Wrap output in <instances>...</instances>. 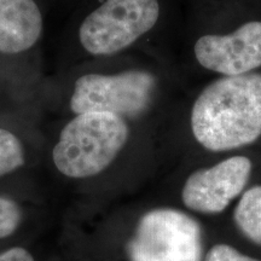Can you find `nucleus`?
<instances>
[{"mask_svg":"<svg viewBox=\"0 0 261 261\" xmlns=\"http://www.w3.org/2000/svg\"><path fill=\"white\" fill-rule=\"evenodd\" d=\"M191 130L211 151H228L259 139L261 73L224 76L208 85L192 106Z\"/></svg>","mask_w":261,"mask_h":261,"instance_id":"f257e3e1","label":"nucleus"},{"mask_svg":"<svg viewBox=\"0 0 261 261\" xmlns=\"http://www.w3.org/2000/svg\"><path fill=\"white\" fill-rule=\"evenodd\" d=\"M128 126L110 113L79 114L62 129L52 159L69 178L99 174L116 159L128 139Z\"/></svg>","mask_w":261,"mask_h":261,"instance_id":"f03ea898","label":"nucleus"},{"mask_svg":"<svg viewBox=\"0 0 261 261\" xmlns=\"http://www.w3.org/2000/svg\"><path fill=\"white\" fill-rule=\"evenodd\" d=\"M202 228L173 208H158L140 218L127 246L130 261H202Z\"/></svg>","mask_w":261,"mask_h":261,"instance_id":"7ed1b4c3","label":"nucleus"},{"mask_svg":"<svg viewBox=\"0 0 261 261\" xmlns=\"http://www.w3.org/2000/svg\"><path fill=\"white\" fill-rule=\"evenodd\" d=\"M159 17V0H106L81 23L80 42L91 55L110 56L151 31Z\"/></svg>","mask_w":261,"mask_h":261,"instance_id":"20e7f679","label":"nucleus"},{"mask_svg":"<svg viewBox=\"0 0 261 261\" xmlns=\"http://www.w3.org/2000/svg\"><path fill=\"white\" fill-rule=\"evenodd\" d=\"M155 86V76L146 70L86 74L75 83L70 109L76 115L110 113L122 119L136 117L148 109Z\"/></svg>","mask_w":261,"mask_h":261,"instance_id":"39448f33","label":"nucleus"},{"mask_svg":"<svg viewBox=\"0 0 261 261\" xmlns=\"http://www.w3.org/2000/svg\"><path fill=\"white\" fill-rule=\"evenodd\" d=\"M252 168L246 156H232L210 168L197 169L182 187V202L198 213H220L246 188Z\"/></svg>","mask_w":261,"mask_h":261,"instance_id":"423d86ee","label":"nucleus"},{"mask_svg":"<svg viewBox=\"0 0 261 261\" xmlns=\"http://www.w3.org/2000/svg\"><path fill=\"white\" fill-rule=\"evenodd\" d=\"M196 60L204 69L225 76L261 67V21H249L230 34H207L196 41Z\"/></svg>","mask_w":261,"mask_h":261,"instance_id":"0eeeda50","label":"nucleus"},{"mask_svg":"<svg viewBox=\"0 0 261 261\" xmlns=\"http://www.w3.org/2000/svg\"><path fill=\"white\" fill-rule=\"evenodd\" d=\"M41 32L42 16L34 0H0V52L27 51Z\"/></svg>","mask_w":261,"mask_h":261,"instance_id":"6e6552de","label":"nucleus"},{"mask_svg":"<svg viewBox=\"0 0 261 261\" xmlns=\"http://www.w3.org/2000/svg\"><path fill=\"white\" fill-rule=\"evenodd\" d=\"M233 219L248 240L261 246V185L244 192L234 210Z\"/></svg>","mask_w":261,"mask_h":261,"instance_id":"1a4fd4ad","label":"nucleus"},{"mask_svg":"<svg viewBox=\"0 0 261 261\" xmlns=\"http://www.w3.org/2000/svg\"><path fill=\"white\" fill-rule=\"evenodd\" d=\"M24 165V150L14 133L0 128V177Z\"/></svg>","mask_w":261,"mask_h":261,"instance_id":"9d476101","label":"nucleus"},{"mask_svg":"<svg viewBox=\"0 0 261 261\" xmlns=\"http://www.w3.org/2000/svg\"><path fill=\"white\" fill-rule=\"evenodd\" d=\"M22 213L15 201L0 197V238L11 236L21 224Z\"/></svg>","mask_w":261,"mask_h":261,"instance_id":"9b49d317","label":"nucleus"},{"mask_svg":"<svg viewBox=\"0 0 261 261\" xmlns=\"http://www.w3.org/2000/svg\"><path fill=\"white\" fill-rule=\"evenodd\" d=\"M204 261H260L254 257L247 256L240 253L236 248L228 246V244H217L214 246L207 255Z\"/></svg>","mask_w":261,"mask_h":261,"instance_id":"f8f14e48","label":"nucleus"},{"mask_svg":"<svg viewBox=\"0 0 261 261\" xmlns=\"http://www.w3.org/2000/svg\"><path fill=\"white\" fill-rule=\"evenodd\" d=\"M0 261H35L34 257L27 249L21 247H15L11 249L0 253Z\"/></svg>","mask_w":261,"mask_h":261,"instance_id":"ddd939ff","label":"nucleus"}]
</instances>
